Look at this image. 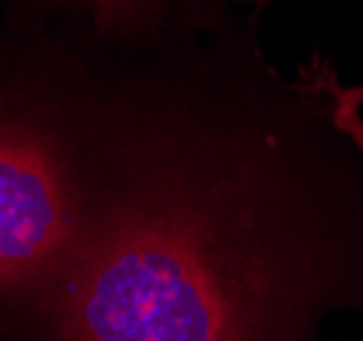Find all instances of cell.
<instances>
[{"label":"cell","instance_id":"obj_1","mask_svg":"<svg viewBox=\"0 0 363 341\" xmlns=\"http://www.w3.org/2000/svg\"><path fill=\"white\" fill-rule=\"evenodd\" d=\"M240 38L101 60L82 230L30 341H320L363 314V140Z\"/></svg>","mask_w":363,"mask_h":341},{"label":"cell","instance_id":"obj_4","mask_svg":"<svg viewBox=\"0 0 363 341\" xmlns=\"http://www.w3.org/2000/svg\"><path fill=\"white\" fill-rule=\"evenodd\" d=\"M333 93H336V121H339V126L363 140V85H355V88H339L336 85Z\"/></svg>","mask_w":363,"mask_h":341},{"label":"cell","instance_id":"obj_2","mask_svg":"<svg viewBox=\"0 0 363 341\" xmlns=\"http://www.w3.org/2000/svg\"><path fill=\"white\" fill-rule=\"evenodd\" d=\"M101 57L33 19L0 28V341H30L82 230Z\"/></svg>","mask_w":363,"mask_h":341},{"label":"cell","instance_id":"obj_5","mask_svg":"<svg viewBox=\"0 0 363 341\" xmlns=\"http://www.w3.org/2000/svg\"><path fill=\"white\" fill-rule=\"evenodd\" d=\"M252 3H257V6H262V3H271V0H252Z\"/></svg>","mask_w":363,"mask_h":341},{"label":"cell","instance_id":"obj_3","mask_svg":"<svg viewBox=\"0 0 363 341\" xmlns=\"http://www.w3.org/2000/svg\"><path fill=\"white\" fill-rule=\"evenodd\" d=\"M77 3H91L96 9V25L109 33V30L131 28V22L159 0H77Z\"/></svg>","mask_w":363,"mask_h":341}]
</instances>
